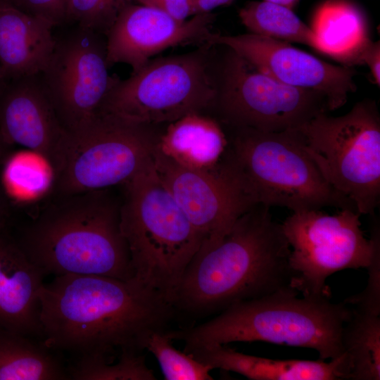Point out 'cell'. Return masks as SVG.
Returning a JSON list of instances; mask_svg holds the SVG:
<instances>
[{"mask_svg":"<svg viewBox=\"0 0 380 380\" xmlns=\"http://www.w3.org/2000/svg\"><path fill=\"white\" fill-rule=\"evenodd\" d=\"M44 277L16 241L0 234V328L43 337L39 291Z\"/></svg>","mask_w":380,"mask_h":380,"instance_id":"17","label":"cell"},{"mask_svg":"<svg viewBox=\"0 0 380 380\" xmlns=\"http://www.w3.org/2000/svg\"><path fill=\"white\" fill-rule=\"evenodd\" d=\"M108 68L106 36L76 25L56 38L39 75L65 131L77 129L99 112L119 78Z\"/></svg>","mask_w":380,"mask_h":380,"instance_id":"12","label":"cell"},{"mask_svg":"<svg viewBox=\"0 0 380 380\" xmlns=\"http://www.w3.org/2000/svg\"><path fill=\"white\" fill-rule=\"evenodd\" d=\"M322 53L346 65L357 64L360 53L371 40L366 15L348 0H327L316 9L312 26Z\"/></svg>","mask_w":380,"mask_h":380,"instance_id":"21","label":"cell"},{"mask_svg":"<svg viewBox=\"0 0 380 380\" xmlns=\"http://www.w3.org/2000/svg\"><path fill=\"white\" fill-rule=\"evenodd\" d=\"M123 186L120 227L134 277L170 301L185 269L200 248L201 236L160 178L153 158Z\"/></svg>","mask_w":380,"mask_h":380,"instance_id":"5","label":"cell"},{"mask_svg":"<svg viewBox=\"0 0 380 380\" xmlns=\"http://www.w3.org/2000/svg\"><path fill=\"white\" fill-rule=\"evenodd\" d=\"M39 74L9 81L0 93V137L44 158L52 170L65 135Z\"/></svg>","mask_w":380,"mask_h":380,"instance_id":"16","label":"cell"},{"mask_svg":"<svg viewBox=\"0 0 380 380\" xmlns=\"http://www.w3.org/2000/svg\"><path fill=\"white\" fill-rule=\"evenodd\" d=\"M54 26L0 0V70L9 81L39 74L54 49Z\"/></svg>","mask_w":380,"mask_h":380,"instance_id":"18","label":"cell"},{"mask_svg":"<svg viewBox=\"0 0 380 380\" xmlns=\"http://www.w3.org/2000/svg\"><path fill=\"white\" fill-rule=\"evenodd\" d=\"M273 4H279L292 9L299 3L300 0H264Z\"/></svg>","mask_w":380,"mask_h":380,"instance_id":"34","label":"cell"},{"mask_svg":"<svg viewBox=\"0 0 380 380\" xmlns=\"http://www.w3.org/2000/svg\"><path fill=\"white\" fill-rule=\"evenodd\" d=\"M227 146L218 121L203 113H191L167 125L156 150L181 166L210 170L220 164Z\"/></svg>","mask_w":380,"mask_h":380,"instance_id":"20","label":"cell"},{"mask_svg":"<svg viewBox=\"0 0 380 380\" xmlns=\"http://www.w3.org/2000/svg\"><path fill=\"white\" fill-rule=\"evenodd\" d=\"M0 328V380H67L68 367L44 341Z\"/></svg>","mask_w":380,"mask_h":380,"instance_id":"22","label":"cell"},{"mask_svg":"<svg viewBox=\"0 0 380 380\" xmlns=\"http://www.w3.org/2000/svg\"><path fill=\"white\" fill-rule=\"evenodd\" d=\"M134 0H68L66 23L106 36L120 13Z\"/></svg>","mask_w":380,"mask_h":380,"instance_id":"28","label":"cell"},{"mask_svg":"<svg viewBox=\"0 0 380 380\" xmlns=\"http://www.w3.org/2000/svg\"><path fill=\"white\" fill-rule=\"evenodd\" d=\"M360 214L350 208L333 215L320 210L293 213L281 225L291 251V286L307 297L331 298L326 281L334 273L367 267L380 246L379 224L367 238Z\"/></svg>","mask_w":380,"mask_h":380,"instance_id":"11","label":"cell"},{"mask_svg":"<svg viewBox=\"0 0 380 380\" xmlns=\"http://www.w3.org/2000/svg\"><path fill=\"white\" fill-rule=\"evenodd\" d=\"M2 1H6V2H8L10 4H13L14 6H17V7H20V4H21V2L23 0H2Z\"/></svg>","mask_w":380,"mask_h":380,"instance_id":"36","label":"cell"},{"mask_svg":"<svg viewBox=\"0 0 380 380\" xmlns=\"http://www.w3.org/2000/svg\"><path fill=\"white\" fill-rule=\"evenodd\" d=\"M210 366L238 373L252 380H344L349 365L344 353L329 362L322 360H273L244 354L226 345H207L185 352Z\"/></svg>","mask_w":380,"mask_h":380,"instance_id":"19","label":"cell"},{"mask_svg":"<svg viewBox=\"0 0 380 380\" xmlns=\"http://www.w3.org/2000/svg\"><path fill=\"white\" fill-rule=\"evenodd\" d=\"M323 175L360 215H374L380 202V116L365 100L346 114L322 113L294 128Z\"/></svg>","mask_w":380,"mask_h":380,"instance_id":"9","label":"cell"},{"mask_svg":"<svg viewBox=\"0 0 380 380\" xmlns=\"http://www.w3.org/2000/svg\"><path fill=\"white\" fill-rule=\"evenodd\" d=\"M51 172L49 164L39 156L30 151L18 153L7 161L3 182L13 197L28 198L47 189L51 181Z\"/></svg>","mask_w":380,"mask_h":380,"instance_id":"26","label":"cell"},{"mask_svg":"<svg viewBox=\"0 0 380 380\" xmlns=\"http://www.w3.org/2000/svg\"><path fill=\"white\" fill-rule=\"evenodd\" d=\"M341 334L350 380L380 379V315L350 307Z\"/></svg>","mask_w":380,"mask_h":380,"instance_id":"23","label":"cell"},{"mask_svg":"<svg viewBox=\"0 0 380 380\" xmlns=\"http://www.w3.org/2000/svg\"><path fill=\"white\" fill-rule=\"evenodd\" d=\"M166 331V330H165ZM165 331L153 333L146 350L157 359L165 380H212L213 369L175 348Z\"/></svg>","mask_w":380,"mask_h":380,"instance_id":"27","label":"cell"},{"mask_svg":"<svg viewBox=\"0 0 380 380\" xmlns=\"http://www.w3.org/2000/svg\"><path fill=\"white\" fill-rule=\"evenodd\" d=\"M357 64H366L374 82L380 85V43L370 40L364 47L358 58Z\"/></svg>","mask_w":380,"mask_h":380,"instance_id":"32","label":"cell"},{"mask_svg":"<svg viewBox=\"0 0 380 380\" xmlns=\"http://www.w3.org/2000/svg\"><path fill=\"white\" fill-rule=\"evenodd\" d=\"M6 83L7 82L4 80V79L2 77L1 70H0V93L1 92L2 89L4 88Z\"/></svg>","mask_w":380,"mask_h":380,"instance_id":"37","label":"cell"},{"mask_svg":"<svg viewBox=\"0 0 380 380\" xmlns=\"http://www.w3.org/2000/svg\"><path fill=\"white\" fill-rule=\"evenodd\" d=\"M215 47L206 42L186 53L151 59L129 78H118L99 110L160 125L212 108Z\"/></svg>","mask_w":380,"mask_h":380,"instance_id":"7","label":"cell"},{"mask_svg":"<svg viewBox=\"0 0 380 380\" xmlns=\"http://www.w3.org/2000/svg\"><path fill=\"white\" fill-rule=\"evenodd\" d=\"M99 110L65 132L53 173L65 196L124 185L152 160L162 131Z\"/></svg>","mask_w":380,"mask_h":380,"instance_id":"8","label":"cell"},{"mask_svg":"<svg viewBox=\"0 0 380 380\" xmlns=\"http://www.w3.org/2000/svg\"><path fill=\"white\" fill-rule=\"evenodd\" d=\"M213 20L211 12L180 20L158 9L132 3L122 10L106 36L107 64L110 68L125 63L134 73L167 49L206 43L213 33Z\"/></svg>","mask_w":380,"mask_h":380,"instance_id":"15","label":"cell"},{"mask_svg":"<svg viewBox=\"0 0 380 380\" xmlns=\"http://www.w3.org/2000/svg\"><path fill=\"white\" fill-rule=\"evenodd\" d=\"M299 294L288 287L234 303L202 324L166 334L172 341L184 343V352L201 346L264 341L313 349L322 360L341 356L349 305Z\"/></svg>","mask_w":380,"mask_h":380,"instance_id":"4","label":"cell"},{"mask_svg":"<svg viewBox=\"0 0 380 380\" xmlns=\"http://www.w3.org/2000/svg\"><path fill=\"white\" fill-rule=\"evenodd\" d=\"M290 251L270 208L258 205L239 217L217 243L196 253L171 303L177 312L201 317L292 287Z\"/></svg>","mask_w":380,"mask_h":380,"instance_id":"2","label":"cell"},{"mask_svg":"<svg viewBox=\"0 0 380 380\" xmlns=\"http://www.w3.org/2000/svg\"><path fill=\"white\" fill-rule=\"evenodd\" d=\"M43 341L77 356L141 353L177 314L169 299L135 277L56 276L39 291Z\"/></svg>","mask_w":380,"mask_h":380,"instance_id":"1","label":"cell"},{"mask_svg":"<svg viewBox=\"0 0 380 380\" xmlns=\"http://www.w3.org/2000/svg\"><path fill=\"white\" fill-rule=\"evenodd\" d=\"M134 2L158 9L180 20L198 14L196 0H134Z\"/></svg>","mask_w":380,"mask_h":380,"instance_id":"31","label":"cell"},{"mask_svg":"<svg viewBox=\"0 0 380 380\" xmlns=\"http://www.w3.org/2000/svg\"><path fill=\"white\" fill-rule=\"evenodd\" d=\"M155 169L202 239L200 250L220 240L243 214L258 205L222 158L210 170L181 166L155 150Z\"/></svg>","mask_w":380,"mask_h":380,"instance_id":"13","label":"cell"},{"mask_svg":"<svg viewBox=\"0 0 380 380\" xmlns=\"http://www.w3.org/2000/svg\"><path fill=\"white\" fill-rule=\"evenodd\" d=\"M249 33L305 44L322 53L320 42L312 30L287 7L268 2L251 1L239 13Z\"/></svg>","mask_w":380,"mask_h":380,"instance_id":"24","label":"cell"},{"mask_svg":"<svg viewBox=\"0 0 380 380\" xmlns=\"http://www.w3.org/2000/svg\"><path fill=\"white\" fill-rule=\"evenodd\" d=\"M222 46L224 52L219 58L216 53L215 58L213 108L231 128L284 131L329 110L322 94L284 84Z\"/></svg>","mask_w":380,"mask_h":380,"instance_id":"10","label":"cell"},{"mask_svg":"<svg viewBox=\"0 0 380 380\" xmlns=\"http://www.w3.org/2000/svg\"><path fill=\"white\" fill-rule=\"evenodd\" d=\"M207 42L232 49L284 84L322 94L329 110L343 106L356 89L354 70L325 62L289 42L249 32L234 36L213 33Z\"/></svg>","mask_w":380,"mask_h":380,"instance_id":"14","label":"cell"},{"mask_svg":"<svg viewBox=\"0 0 380 380\" xmlns=\"http://www.w3.org/2000/svg\"><path fill=\"white\" fill-rule=\"evenodd\" d=\"M102 355L77 356L68 367L70 379L73 380H156L154 372L140 352L122 350L118 360H109Z\"/></svg>","mask_w":380,"mask_h":380,"instance_id":"25","label":"cell"},{"mask_svg":"<svg viewBox=\"0 0 380 380\" xmlns=\"http://www.w3.org/2000/svg\"><path fill=\"white\" fill-rule=\"evenodd\" d=\"M368 269V280L365 289L343 302L358 309L380 315V246L372 258Z\"/></svg>","mask_w":380,"mask_h":380,"instance_id":"29","label":"cell"},{"mask_svg":"<svg viewBox=\"0 0 380 380\" xmlns=\"http://www.w3.org/2000/svg\"><path fill=\"white\" fill-rule=\"evenodd\" d=\"M68 0H23L20 8L42 18L54 27L66 23Z\"/></svg>","mask_w":380,"mask_h":380,"instance_id":"30","label":"cell"},{"mask_svg":"<svg viewBox=\"0 0 380 380\" xmlns=\"http://www.w3.org/2000/svg\"><path fill=\"white\" fill-rule=\"evenodd\" d=\"M5 224H6V217H5L4 212L2 208L1 203L0 201V234L4 233Z\"/></svg>","mask_w":380,"mask_h":380,"instance_id":"35","label":"cell"},{"mask_svg":"<svg viewBox=\"0 0 380 380\" xmlns=\"http://www.w3.org/2000/svg\"><path fill=\"white\" fill-rule=\"evenodd\" d=\"M44 210L18 243L45 275L134 277L120 227V204L105 190L67 196Z\"/></svg>","mask_w":380,"mask_h":380,"instance_id":"3","label":"cell"},{"mask_svg":"<svg viewBox=\"0 0 380 380\" xmlns=\"http://www.w3.org/2000/svg\"><path fill=\"white\" fill-rule=\"evenodd\" d=\"M232 129L224 158L257 205L292 212L324 207L357 210L327 180L294 128L280 132Z\"/></svg>","mask_w":380,"mask_h":380,"instance_id":"6","label":"cell"},{"mask_svg":"<svg viewBox=\"0 0 380 380\" xmlns=\"http://www.w3.org/2000/svg\"><path fill=\"white\" fill-rule=\"evenodd\" d=\"M234 0H196L198 13H210L217 7L232 3Z\"/></svg>","mask_w":380,"mask_h":380,"instance_id":"33","label":"cell"}]
</instances>
